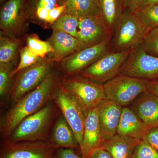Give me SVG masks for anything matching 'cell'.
<instances>
[{
  "label": "cell",
  "mask_w": 158,
  "mask_h": 158,
  "mask_svg": "<svg viewBox=\"0 0 158 158\" xmlns=\"http://www.w3.org/2000/svg\"><path fill=\"white\" fill-rule=\"evenodd\" d=\"M55 85V77L51 72L37 88L15 103L4 119L1 129L2 137L8 138L25 118L47 104Z\"/></svg>",
  "instance_id": "obj_1"
},
{
  "label": "cell",
  "mask_w": 158,
  "mask_h": 158,
  "mask_svg": "<svg viewBox=\"0 0 158 158\" xmlns=\"http://www.w3.org/2000/svg\"><path fill=\"white\" fill-rule=\"evenodd\" d=\"M51 98L61 110L62 116L73 131L80 148L83 143L88 110L65 89L62 83L55 85Z\"/></svg>",
  "instance_id": "obj_2"
},
{
  "label": "cell",
  "mask_w": 158,
  "mask_h": 158,
  "mask_svg": "<svg viewBox=\"0 0 158 158\" xmlns=\"http://www.w3.org/2000/svg\"><path fill=\"white\" fill-rule=\"evenodd\" d=\"M53 115L52 106L51 104H47L21 122L5 142L46 141Z\"/></svg>",
  "instance_id": "obj_3"
},
{
  "label": "cell",
  "mask_w": 158,
  "mask_h": 158,
  "mask_svg": "<svg viewBox=\"0 0 158 158\" xmlns=\"http://www.w3.org/2000/svg\"><path fill=\"white\" fill-rule=\"evenodd\" d=\"M149 81L118 74L103 84L106 98L122 106H127L147 91Z\"/></svg>",
  "instance_id": "obj_4"
},
{
  "label": "cell",
  "mask_w": 158,
  "mask_h": 158,
  "mask_svg": "<svg viewBox=\"0 0 158 158\" xmlns=\"http://www.w3.org/2000/svg\"><path fill=\"white\" fill-rule=\"evenodd\" d=\"M149 31L134 12L124 9L115 31V52L131 50L138 47L142 44Z\"/></svg>",
  "instance_id": "obj_5"
},
{
  "label": "cell",
  "mask_w": 158,
  "mask_h": 158,
  "mask_svg": "<svg viewBox=\"0 0 158 158\" xmlns=\"http://www.w3.org/2000/svg\"><path fill=\"white\" fill-rule=\"evenodd\" d=\"M51 59H45L20 71L10 90V98L14 103L35 89L51 73Z\"/></svg>",
  "instance_id": "obj_6"
},
{
  "label": "cell",
  "mask_w": 158,
  "mask_h": 158,
  "mask_svg": "<svg viewBox=\"0 0 158 158\" xmlns=\"http://www.w3.org/2000/svg\"><path fill=\"white\" fill-rule=\"evenodd\" d=\"M131 51L109 52L82 71L81 74L93 81L105 84L119 74Z\"/></svg>",
  "instance_id": "obj_7"
},
{
  "label": "cell",
  "mask_w": 158,
  "mask_h": 158,
  "mask_svg": "<svg viewBox=\"0 0 158 158\" xmlns=\"http://www.w3.org/2000/svg\"><path fill=\"white\" fill-rule=\"evenodd\" d=\"M119 74L151 81L158 79V57L147 53L141 45L133 49Z\"/></svg>",
  "instance_id": "obj_8"
},
{
  "label": "cell",
  "mask_w": 158,
  "mask_h": 158,
  "mask_svg": "<svg viewBox=\"0 0 158 158\" xmlns=\"http://www.w3.org/2000/svg\"><path fill=\"white\" fill-rule=\"evenodd\" d=\"M62 84L88 111L96 107L106 99L103 85L84 77H73L65 79Z\"/></svg>",
  "instance_id": "obj_9"
},
{
  "label": "cell",
  "mask_w": 158,
  "mask_h": 158,
  "mask_svg": "<svg viewBox=\"0 0 158 158\" xmlns=\"http://www.w3.org/2000/svg\"><path fill=\"white\" fill-rule=\"evenodd\" d=\"M112 32L101 15L80 18L77 51L110 39Z\"/></svg>",
  "instance_id": "obj_10"
},
{
  "label": "cell",
  "mask_w": 158,
  "mask_h": 158,
  "mask_svg": "<svg viewBox=\"0 0 158 158\" xmlns=\"http://www.w3.org/2000/svg\"><path fill=\"white\" fill-rule=\"evenodd\" d=\"M25 0H8L0 12L1 34L17 37L27 27Z\"/></svg>",
  "instance_id": "obj_11"
},
{
  "label": "cell",
  "mask_w": 158,
  "mask_h": 158,
  "mask_svg": "<svg viewBox=\"0 0 158 158\" xmlns=\"http://www.w3.org/2000/svg\"><path fill=\"white\" fill-rule=\"evenodd\" d=\"M55 151L49 141L4 142L0 158H54Z\"/></svg>",
  "instance_id": "obj_12"
},
{
  "label": "cell",
  "mask_w": 158,
  "mask_h": 158,
  "mask_svg": "<svg viewBox=\"0 0 158 158\" xmlns=\"http://www.w3.org/2000/svg\"><path fill=\"white\" fill-rule=\"evenodd\" d=\"M110 40L76 51L60 61L61 66L69 75L81 72L85 69L110 52Z\"/></svg>",
  "instance_id": "obj_13"
},
{
  "label": "cell",
  "mask_w": 158,
  "mask_h": 158,
  "mask_svg": "<svg viewBox=\"0 0 158 158\" xmlns=\"http://www.w3.org/2000/svg\"><path fill=\"white\" fill-rule=\"evenodd\" d=\"M97 108L102 136L105 141L117 135L123 108L107 98L102 101Z\"/></svg>",
  "instance_id": "obj_14"
},
{
  "label": "cell",
  "mask_w": 158,
  "mask_h": 158,
  "mask_svg": "<svg viewBox=\"0 0 158 158\" xmlns=\"http://www.w3.org/2000/svg\"><path fill=\"white\" fill-rule=\"evenodd\" d=\"M103 139L102 136L97 107L88 110L85 121L84 138L80 148L82 157L89 158L94 150L100 148Z\"/></svg>",
  "instance_id": "obj_15"
},
{
  "label": "cell",
  "mask_w": 158,
  "mask_h": 158,
  "mask_svg": "<svg viewBox=\"0 0 158 158\" xmlns=\"http://www.w3.org/2000/svg\"><path fill=\"white\" fill-rule=\"evenodd\" d=\"M133 106V110L148 129L158 127V97L146 91L141 94Z\"/></svg>",
  "instance_id": "obj_16"
},
{
  "label": "cell",
  "mask_w": 158,
  "mask_h": 158,
  "mask_svg": "<svg viewBox=\"0 0 158 158\" xmlns=\"http://www.w3.org/2000/svg\"><path fill=\"white\" fill-rule=\"evenodd\" d=\"M148 130L132 110L128 107L123 108L117 135L142 140Z\"/></svg>",
  "instance_id": "obj_17"
},
{
  "label": "cell",
  "mask_w": 158,
  "mask_h": 158,
  "mask_svg": "<svg viewBox=\"0 0 158 158\" xmlns=\"http://www.w3.org/2000/svg\"><path fill=\"white\" fill-rule=\"evenodd\" d=\"M48 41L54 50L49 58L53 62H60L77 50V38L63 31H53Z\"/></svg>",
  "instance_id": "obj_18"
},
{
  "label": "cell",
  "mask_w": 158,
  "mask_h": 158,
  "mask_svg": "<svg viewBox=\"0 0 158 158\" xmlns=\"http://www.w3.org/2000/svg\"><path fill=\"white\" fill-rule=\"evenodd\" d=\"M141 140L117 134L104 141L100 148L107 151L112 158H132L135 148Z\"/></svg>",
  "instance_id": "obj_19"
},
{
  "label": "cell",
  "mask_w": 158,
  "mask_h": 158,
  "mask_svg": "<svg viewBox=\"0 0 158 158\" xmlns=\"http://www.w3.org/2000/svg\"><path fill=\"white\" fill-rule=\"evenodd\" d=\"M49 141L56 150L79 148L73 131L63 116H60L57 120L52 138Z\"/></svg>",
  "instance_id": "obj_20"
},
{
  "label": "cell",
  "mask_w": 158,
  "mask_h": 158,
  "mask_svg": "<svg viewBox=\"0 0 158 158\" xmlns=\"http://www.w3.org/2000/svg\"><path fill=\"white\" fill-rule=\"evenodd\" d=\"M100 15L112 31H115L123 14V0H98Z\"/></svg>",
  "instance_id": "obj_21"
},
{
  "label": "cell",
  "mask_w": 158,
  "mask_h": 158,
  "mask_svg": "<svg viewBox=\"0 0 158 158\" xmlns=\"http://www.w3.org/2000/svg\"><path fill=\"white\" fill-rule=\"evenodd\" d=\"M65 12L79 18L100 15L98 0H65Z\"/></svg>",
  "instance_id": "obj_22"
},
{
  "label": "cell",
  "mask_w": 158,
  "mask_h": 158,
  "mask_svg": "<svg viewBox=\"0 0 158 158\" xmlns=\"http://www.w3.org/2000/svg\"><path fill=\"white\" fill-rule=\"evenodd\" d=\"M22 41L17 37L1 34L0 65H13L21 48Z\"/></svg>",
  "instance_id": "obj_23"
},
{
  "label": "cell",
  "mask_w": 158,
  "mask_h": 158,
  "mask_svg": "<svg viewBox=\"0 0 158 158\" xmlns=\"http://www.w3.org/2000/svg\"><path fill=\"white\" fill-rule=\"evenodd\" d=\"M79 18L65 12L51 25L53 31H63L77 38L78 32Z\"/></svg>",
  "instance_id": "obj_24"
},
{
  "label": "cell",
  "mask_w": 158,
  "mask_h": 158,
  "mask_svg": "<svg viewBox=\"0 0 158 158\" xmlns=\"http://www.w3.org/2000/svg\"><path fill=\"white\" fill-rule=\"evenodd\" d=\"M26 42L31 52L41 59H45L48 54L54 52L53 48L49 42L41 40L37 34H29L26 37Z\"/></svg>",
  "instance_id": "obj_25"
},
{
  "label": "cell",
  "mask_w": 158,
  "mask_h": 158,
  "mask_svg": "<svg viewBox=\"0 0 158 158\" xmlns=\"http://www.w3.org/2000/svg\"><path fill=\"white\" fill-rule=\"evenodd\" d=\"M134 13L148 30L158 27V4L144 7Z\"/></svg>",
  "instance_id": "obj_26"
},
{
  "label": "cell",
  "mask_w": 158,
  "mask_h": 158,
  "mask_svg": "<svg viewBox=\"0 0 158 158\" xmlns=\"http://www.w3.org/2000/svg\"><path fill=\"white\" fill-rule=\"evenodd\" d=\"M19 53V63L13 71V76L20 71L32 66L43 59L34 55L27 45L21 48Z\"/></svg>",
  "instance_id": "obj_27"
},
{
  "label": "cell",
  "mask_w": 158,
  "mask_h": 158,
  "mask_svg": "<svg viewBox=\"0 0 158 158\" xmlns=\"http://www.w3.org/2000/svg\"><path fill=\"white\" fill-rule=\"evenodd\" d=\"M13 65H0V96L6 95L11 88Z\"/></svg>",
  "instance_id": "obj_28"
},
{
  "label": "cell",
  "mask_w": 158,
  "mask_h": 158,
  "mask_svg": "<svg viewBox=\"0 0 158 158\" xmlns=\"http://www.w3.org/2000/svg\"><path fill=\"white\" fill-rule=\"evenodd\" d=\"M141 46L147 53L158 57V27L148 31Z\"/></svg>",
  "instance_id": "obj_29"
},
{
  "label": "cell",
  "mask_w": 158,
  "mask_h": 158,
  "mask_svg": "<svg viewBox=\"0 0 158 158\" xmlns=\"http://www.w3.org/2000/svg\"><path fill=\"white\" fill-rule=\"evenodd\" d=\"M132 158H158V152L142 139L135 148Z\"/></svg>",
  "instance_id": "obj_30"
},
{
  "label": "cell",
  "mask_w": 158,
  "mask_h": 158,
  "mask_svg": "<svg viewBox=\"0 0 158 158\" xmlns=\"http://www.w3.org/2000/svg\"><path fill=\"white\" fill-rule=\"evenodd\" d=\"M66 6L65 3L61 6L56 7L49 11L48 17L45 23L52 25L59 18L65 11Z\"/></svg>",
  "instance_id": "obj_31"
},
{
  "label": "cell",
  "mask_w": 158,
  "mask_h": 158,
  "mask_svg": "<svg viewBox=\"0 0 158 158\" xmlns=\"http://www.w3.org/2000/svg\"><path fill=\"white\" fill-rule=\"evenodd\" d=\"M143 139L158 152V127L148 130Z\"/></svg>",
  "instance_id": "obj_32"
},
{
  "label": "cell",
  "mask_w": 158,
  "mask_h": 158,
  "mask_svg": "<svg viewBox=\"0 0 158 158\" xmlns=\"http://www.w3.org/2000/svg\"><path fill=\"white\" fill-rule=\"evenodd\" d=\"M54 158H84L76 153L73 148H61L55 151Z\"/></svg>",
  "instance_id": "obj_33"
},
{
  "label": "cell",
  "mask_w": 158,
  "mask_h": 158,
  "mask_svg": "<svg viewBox=\"0 0 158 158\" xmlns=\"http://www.w3.org/2000/svg\"><path fill=\"white\" fill-rule=\"evenodd\" d=\"M125 9L135 12L140 9L141 0H123Z\"/></svg>",
  "instance_id": "obj_34"
},
{
  "label": "cell",
  "mask_w": 158,
  "mask_h": 158,
  "mask_svg": "<svg viewBox=\"0 0 158 158\" xmlns=\"http://www.w3.org/2000/svg\"><path fill=\"white\" fill-rule=\"evenodd\" d=\"M57 0H37L36 8H44L50 10L56 7Z\"/></svg>",
  "instance_id": "obj_35"
},
{
  "label": "cell",
  "mask_w": 158,
  "mask_h": 158,
  "mask_svg": "<svg viewBox=\"0 0 158 158\" xmlns=\"http://www.w3.org/2000/svg\"><path fill=\"white\" fill-rule=\"evenodd\" d=\"M89 158H112L111 156L107 151L102 148L94 150Z\"/></svg>",
  "instance_id": "obj_36"
},
{
  "label": "cell",
  "mask_w": 158,
  "mask_h": 158,
  "mask_svg": "<svg viewBox=\"0 0 158 158\" xmlns=\"http://www.w3.org/2000/svg\"><path fill=\"white\" fill-rule=\"evenodd\" d=\"M49 10L44 8H36L37 17L40 21L45 22L48 17Z\"/></svg>",
  "instance_id": "obj_37"
},
{
  "label": "cell",
  "mask_w": 158,
  "mask_h": 158,
  "mask_svg": "<svg viewBox=\"0 0 158 158\" xmlns=\"http://www.w3.org/2000/svg\"><path fill=\"white\" fill-rule=\"evenodd\" d=\"M148 91L158 97V79L149 81Z\"/></svg>",
  "instance_id": "obj_38"
},
{
  "label": "cell",
  "mask_w": 158,
  "mask_h": 158,
  "mask_svg": "<svg viewBox=\"0 0 158 158\" xmlns=\"http://www.w3.org/2000/svg\"><path fill=\"white\" fill-rule=\"evenodd\" d=\"M157 4H158V0H141V6L139 9L147 6L157 5Z\"/></svg>",
  "instance_id": "obj_39"
}]
</instances>
